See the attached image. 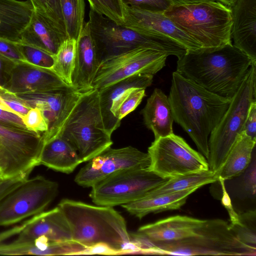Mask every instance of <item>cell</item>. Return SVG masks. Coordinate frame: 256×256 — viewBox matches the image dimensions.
Here are the masks:
<instances>
[{
    "label": "cell",
    "instance_id": "cell-1",
    "mask_svg": "<svg viewBox=\"0 0 256 256\" xmlns=\"http://www.w3.org/2000/svg\"><path fill=\"white\" fill-rule=\"evenodd\" d=\"M168 99L174 121L180 125L207 160L208 138L230 100L205 89L177 72L172 74Z\"/></svg>",
    "mask_w": 256,
    "mask_h": 256
},
{
    "label": "cell",
    "instance_id": "cell-2",
    "mask_svg": "<svg viewBox=\"0 0 256 256\" xmlns=\"http://www.w3.org/2000/svg\"><path fill=\"white\" fill-rule=\"evenodd\" d=\"M254 64L231 43L214 49L188 50L178 58L176 71L208 90L231 99Z\"/></svg>",
    "mask_w": 256,
    "mask_h": 256
},
{
    "label": "cell",
    "instance_id": "cell-3",
    "mask_svg": "<svg viewBox=\"0 0 256 256\" xmlns=\"http://www.w3.org/2000/svg\"><path fill=\"white\" fill-rule=\"evenodd\" d=\"M58 206L68 222L72 240L90 252L96 246H104L113 254L132 252L126 222L113 207L68 198L62 200Z\"/></svg>",
    "mask_w": 256,
    "mask_h": 256
},
{
    "label": "cell",
    "instance_id": "cell-4",
    "mask_svg": "<svg viewBox=\"0 0 256 256\" xmlns=\"http://www.w3.org/2000/svg\"><path fill=\"white\" fill-rule=\"evenodd\" d=\"M164 14L202 49H214L232 43L230 7L218 0L172 5Z\"/></svg>",
    "mask_w": 256,
    "mask_h": 256
},
{
    "label": "cell",
    "instance_id": "cell-5",
    "mask_svg": "<svg viewBox=\"0 0 256 256\" xmlns=\"http://www.w3.org/2000/svg\"><path fill=\"white\" fill-rule=\"evenodd\" d=\"M111 136L104 126L98 91L92 89L81 94L57 136L68 141L84 162L111 146Z\"/></svg>",
    "mask_w": 256,
    "mask_h": 256
},
{
    "label": "cell",
    "instance_id": "cell-6",
    "mask_svg": "<svg viewBox=\"0 0 256 256\" xmlns=\"http://www.w3.org/2000/svg\"><path fill=\"white\" fill-rule=\"evenodd\" d=\"M100 60L138 48L152 49L180 58L187 50L164 35H146L119 25L90 8L88 20Z\"/></svg>",
    "mask_w": 256,
    "mask_h": 256
},
{
    "label": "cell",
    "instance_id": "cell-7",
    "mask_svg": "<svg viewBox=\"0 0 256 256\" xmlns=\"http://www.w3.org/2000/svg\"><path fill=\"white\" fill-rule=\"evenodd\" d=\"M256 100V64L250 68L242 82L208 138L209 170L221 168L238 136L243 131L252 102Z\"/></svg>",
    "mask_w": 256,
    "mask_h": 256
},
{
    "label": "cell",
    "instance_id": "cell-8",
    "mask_svg": "<svg viewBox=\"0 0 256 256\" xmlns=\"http://www.w3.org/2000/svg\"><path fill=\"white\" fill-rule=\"evenodd\" d=\"M153 254L180 256H256L254 249L240 241L222 220H206L197 235L154 246Z\"/></svg>",
    "mask_w": 256,
    "mask_h": 256
},
{
    "label": "cell",
    "instance_id": "cell-9",
    "mask_svg": "<svg viewBox=\"0 0 256 256\" xmlns=\"http://www.w3.org/2000/svg\"><path fill=\"white\" fill-rule=\"evenodd\" d=\"M168 179L162 178L148 168L120 170L91 187L90 196L98 206H122L142 198Z\"/></svg>",
    "mask_w": 256,
    "mask_h": 256
},
{
    "label": "cell",
    "instance_id": "cell-10",
    "mask_svg": "<svg viewBox=\"0 0 256 256\" xmlns=\"http://www.w3.org/2000/svg\"><path fill=\"white\" fill-rule=\"evenodd\" d=\"M148 169L164 178H171L209 170L206 158L174 133L154 140L148 147Z\"/></svg>",
    "mask_w": 256,
    "mask_h": 256
},
{
    "label": "cell",
    "instance_id": "cell-11",
    "mask_svg": "<svg viewBox=\"0 0 256 256\" xmlns=\"http://www.w3.org/2000/svg\"><path fill=\"white\" fill-rule=\"evenodd\" d=\"M168 56L156 50L138 48L102 58L94 76L92 89L100 90L130 76L154 75L166 65Z\"/></svg>",
    "mask_w": 256,
    "mask_h": 256
},
{
    "label": "cell",
    "instance_id": "cell-12",
    "mask_svg": "<svg viewBox=\"0 0 256 256\" xmlns=\"http://www.w3.org/2000/svg\"><path fill=\"white\" fill-rule=\"evenodd\" d=\"M58 184L38 176L28 179L0 200V226L40 214L56 196Z\"/></svg>",
    "mask_w": 256,
    "mask_h": 256
},
{
    "label": "cell",
    "instance_id": "cell-13",
    "mask_svg": "<svg viewBox=\"0 0 256 256\" xmlns=\"http://www.w3.org/2000/svg\"><path fill=\"white\" fill-rule=\"evenodd\" d=\"M41 136L20 132L0 124V172L4 178L28 176L40 165Z\"/></svg>",
    "mask_w": 256,
    "mask_h": 256
},
{
    "label": "cell",
    "instance_id": "cell-14",
    "mask_svg": "<svg viewBox=\"0 0 256 256\" xmlns=\"http://www.w3.org/2000/svg\"><path fill=\"white\" fill-rule=\"evenodd\" d=\"M150 164L148 153L128 146L107 148L89 160L76 175L74 181L84 187H92L112 174L129 168H148Z\"/></svg>",
    "mask_w": 256,
    "mask_h": 256
},
{
    "label": "cell",
    "instance_id": "cell-15",
    "mask_svg": "<svg viewBox=\"0 0 256 256\" xmlns=\"http://www.w3.org/2000/svg\"><path fill=\"white\" fill-rule=\"evenodd\" d=\"M82 94L72 86L48 91L16 94L23 104L37 108L48 124V130L42 138L43 142L56 136Z\"/></svg>",
    "mask_w": 256,
    "mask_h": 256
},
{
    "label": "cell",
    "instance_id": "cell-16",
    "mask_svg": "<svg viewBox=\"0 0 256 256\" xmlns=\"http://www.w3.org/2000/svg\"><path fill=\"white\" fill-rule=\"evenodd\" d=\"M4 233L7 238L18 235L15 240L18 242H34L40 238L50 242L73 240L68 222L58 206L34 216L21 225Z\"/></svg>",
    "mask_w": 256,
    "mask_h": 256
},
{
    "label": "cell",
    "instance_id": "cell-17",
    "mask_svg": "<svg viewBox=\"0 0 256 256\" xmlns=\"http://www.w3.org/2000/svg\"><path fill=\"white\" fill-rule=\"evenodd\" d=\"M122 25L146 35H164L176 41L187 50L202 49L200 44L176 26L164 12H152L124 6Z\"/></svg>",
    "mask_w": 256,
    "mask_h": 256
},
{
    "label": "cell",
    "instance_id": "cell-18",
    "mask_svg": "<svg viewBox=\"0 0 256 256\" xmlns=\"http://www.w3.org/2000/svg\"><path fill=\"white\" fill-rule=\"evenodd\" d=\"M153 76L146 74L134 75L98 90L104 126L110 135L120 126V122L115 118L114 114L122 101L134 90L150 86Z\"/></svg>",
    "mask_w": 256,
    "mask_h": 256
},
{
    "label": "cell",
    "instance_id": "cell-19",
    "mask_svg": "<svg viewBox=\"0 0 256 256\" xmlns=\"http://www.w3.org/2000/svg\"><path fill=\"white\" fill-rule=\"evenodd\" d=\"M205 222L206 220L190 216L176 215L143 226L138 232L152 244L154 250L156 244L196 236Z\"/></svg>",
    "mask_w": 256,
    "mask_h": 256
},
{
    "label": "cell",
    "instance_id": "cell-20",
    "mask_svg": "<svg viewBox=\"0 0 256 256\" xmlns=\"http://www.w3.org/2000/svg\"><path fill=\"white\" fill-rule=\"evenodd\" d=\"M230 7L233 44L256 63V0H236Z\"/></svg>",
    "mask_w": 256,
    "mask_h": 256
},
{
    "label": "cell",
    "instance_id": "cell-21",
    "mask_svg": "<svg viewBox=\"0 0 256 256\" xmlns=\"http://www.w3.org/2000/svg\"><path fill=\"white\" fill-rule=\"evenodd\" d=\"M100 63L96 47L88 22H85L76 40L72 86L81 94L92 89V83Z\"/></svg>",
    "mask_w": 256,
    "mask_h": 256
},
{
    "label": "cell",
    "instance_id": "cell-22",
    "mask_svg": "<svg viewBox=\"0 0 256 256\" xmlns=\"http://www.w3.org/2000/svg\"><path fill=\"white\" fill-rule=\"evenodd\" d=\"M67 38L66 34L55 22L34 10L29 24L20 34L19 42L54 56L62 42Z\"/></svg>",
    "mask_w": 256,
    "mask_h": 256
},
{
    "label": "cell",
    "instance_id": "cell-23",
    "mask_svg": "<svg viewBox=\"0 0 256 256\" xmlns=\"http://www.w3.org/2000/svg\"><path fill=\"white\" fill-rule=\"evenodd\" d=\"M224 183L238 214L256 211V148L248 168L240 174L224 180Z\"/></svg>",
    "mask_w": 256,
    "mask_h": 256
},
{
    "label": "cell",
    "instance_id": "cell-24",
    "mask_svg": "<svg viewBox=\"0 0 256 256\" xmlns=\"http://www.w3.org/2000/svg\"><path fill=\"white\" fill-rule=\"evenodd\" d=\"M10 83V90L16 94L56 90L72 86L65 83L52 70L36 66L17 70L12 76Z\"/></svg>",
    "mask_w": 256,
    "mask_h": 256
},
{
    "label": "cell",
    "instance_id": "cell-25",
    "mask_svg": "<svg viewBox=\"0 0 256 256\" xmlns=\"http://www.w3.org/2000/svg\"><path fill=\"white\" fill-rule=\"evenodd\" d=\"M34 12L30 0H0V38L19 42Z\"/></svg>",
    "mask_w": 256,
    "mask_h": 256
},
{
    "label": "cell",
    "instance_id": "cell-26",
    "mask_svg": "<svg viewBox=\"0 0 256 256\" xmlns=\"http://www.w3.org/2000/svg\"><path fill=\"white\" fill-rule=\"evenodd\" d=\"M144 122L151 130L154 140L173 134L174 121L168 97L160 88H155L141 111Z\"/></svg>",
    "mask_w": 256,
    "mask_h": 256
},
{
    "label": "cell",
    "instance_id": "cell-27",
    "mask_svg": "<svg viewBox=\"0 0 256 256\" xmlns=\"http://www.w3.org/2000/svg\"><path fill=\"white\" fill-rule=\"evenodd\" d=\"M198 189L162 194H147L136 200L121 206L131 214L141 219L150 213L179 209L186 203L189 196Z\"/></svg>",
    "mask_w": 256,
    "mask_h": 256
},
{
    "label": "cell",
    "instance_id": "cell-28",
    "mask_svg": "<svg viewBox=\"0 0 256 256\" xmlns=\"http://www.w3.org/2000/svg\"><path fill=\"white\" fill-rule=\"evenodd\" d=\"M39 162L52 170L70 174L82 162L70 143L56 136L43 144Z\"/></svg>",
    "mask_w": 256,
    "mask_h": 256
},
{
    "label": "cell",
    "instance_id": "cell-29",
    "mask_svg": "<svg viewBox=\"0 0 256 256\" xmlns=\"http://www.w3.org/2000/svg\"><path fill=\"white\" fill-rule=\"evenodd\" d=\"M256 143V140L242 131L237 137L222 166L216 172L218 178L227 180L242 172L251 162Z\"/></svg>",
    "mask_w": 256,
    "mask_h": 256
},
{
    "label": "cell",
    "instance_id": "cell-30",
    "mask_svg": "<svg viewBox=\"0 0 256 256\" xmlns=\"http://www.w3.org/2000/svg\"><path fill=\"white\" fill-rule=\"evenodd\" d=\"M218 177L210 170L169 178L163 184L154 188L148 194H162L176 192L186 190L198 188L215 182Z\"/></svg>",
    "mask_w": 256,
    "mask_h": 256
},
{
    "label": "cell",
    "instance_id": "cell-31",
    "mask_svg": "<svg viewBox=\"0 0 256 256\" xmlns=\"http://www.w3.org/2000/svg\"><path fill=\"white\" fill-rule=\"evenodd\" d=\"M60 4L68 38L77 40L85 22V1L60 0Z\"/></svg>",
    "mask_w": 256,
    "mask_h": 256
},
{
    "label": "cell",
    "instance_id": "cell-32",
    "mask_svg": "<svg viewBox=\"0 0 256 256\" xmlns=\"http://www.w3.org/2000/svg\"><path fill=\"white\" fill-rule=\"evenodd\" d=\"M76 50V40L68 38L64 40L54 55V64L51 70L65 83L72 86Z\"/></svg>",
    "mask_w": 256,
    "mask_h": 256
},
{
    "label": "cell",
    "instance_id": "cell-33",
    "mask_svg": "<svg viewBox=\"0 0 256 256\" xmlns=\"http://www.w3.org/2000/svg\"><path fill=\"white\" fill-rule=\"evenodd\" d=\"M239 215L240 224H230L238 240L256 249V211H251Z\"/></svg>",
    "mask_w": 256,
    "mask_h": 256
},
{
    "label": "cell",
    "instance_id": "cell-34",
    "mask_svg": "<svg viewBox=\"0 0 256 256\" xmlns=\"http://www.w3.org/2000/svg\"><path fill=\"white\" fill-rule=\"evenodd\" d=\"M90 9L119 25L124 22V6L121 0H87Z\"/></svg>",
    "mask_w": 256,
    "mask_h": 256
},
{
    "label": "cell",
    "instance_id": "cell-35",
    "mask_svg": "<svg viewBox=\"0 0 256 256\" xmlns=\"http://www.w3.org/2000/svg\"><path fill=\"white\" fill-rule=\"evenodd\" d=\"M22 56L29 64L51 70L54 64V56L36 47L18 42Z\"/></svg>",
    "mask_w": 256,
    "mask_h": 256
},
{
    "label": "cell",
    "instance_id": "cell-36",
    "mask_svg": "<svg viewBox=\"0 0 256 256\" xmlns=\"http://www.w3.org/2000/svg\"><path fill=\"white\" fill-rule=\"evenodd\" d=\"M145 90L134 89L124 99L114 114L118 120L121 122L123 118L136 108L146 96Z\"/></svg>",
    "mask_w": 256,
    "mask_h": 256
},
{
    "label": "cell",
    "instance_id": "cell-37",
    "mask_svg": "<svg viewBox=\"0 0 256 256\" xmlns=\"http://www.w3.org/2000/svg\"><path fill=\"white\" fill-rule=\"evenodd\" d=\"M24 124L28 130L39 134L43 132L44 136L48 130V124L42 111L37 108H30L28 113L22 116Z\"/></svg>",
    "mask_w": 256,
    "mask_h": 256
},
{
    "label": "cell",
    "instance_id": "cell-38",
    "mask_svg": "<svg viewBox=\"0 0 256 256\" xmlns=\"http://www.w3.org/2000/svg\"><path fill=\"white\" fill-rule=\"evenodd\" d=\"M124 6L152 12H164L172 4L168 0H121Z\"/></svg>",
    "mask_w": 256,
    "mask_h": 256
},
{
    "label": "cell",
    "instance_id": "cell-39",
    "mask_svg": "<svg viewBox=\"0 0 256 256\" xmlns=\"http://www.w3.org/2000/svg\"><path fill=\"white\" fill-rule=\"evenodd\" d=\"M17 42L0 38V55L16 64H28L21 53Z\"/></svg>",
    "mask_w": 256,
    "mask_h": 256
},
{
    "label": "cell",
    "instance_id": "cell-40",
    "mask_svg": "<svg viewBox=\"0 0 256 256\" xmlns=\"http://www.w3.org/2000/svg\"><path fill=\"white\" fill-rule=\"evenodd\" d=\"M30 1L34 10L41 13L53 21L66 34L64 27L60 23L54 12L51 0H30Z\"/></svg>",
    "mask_w": 256,
    "mask_h": 256
},
{
    "label": "cell",
    "instance_id": "cell-41",
    "mask_svg": "<svg viewBox=\"0 0 256 256\" xmlns=\"http://www.w3.org/2000/svg\"><path fill=\"white\" fill-rule=\"evenodd\" d=\"M218 182L221 188V202L228 212L230 218V224H240L239 215L235 212L233 208L230 198L225 189L224 180L219 178Z\"/></svg>",
    "mask_w": 256,
    "mask_h": 256
},
{
    "label": "cell",
    "instance_id": "cell-42",
    "mask_svg": "<svg viewBox=\"0 0 256 256\" xmlns=\"http://www.w3.org/2000/svg\"><path fill=\"white\" fill-rule=\"evenodd\" d=\"M243 131L252 140H256V100L250 106Z\"/></svg>",
    "mask_w": 256,
    "mask_h": 256
},
{
    "label": "cell",
    "instance_id": "cell-43",
    "mask_svg": "<svg viewBox=\"0 0 256 256\" xmlns=\"http://www.w3.org/2000/svg\"><path fill=\"white\" fill-rule=\"evenodd\" d=\"M28 179V177L20 176L5 180L0 182V200Z\"/></svg>",
    "mask_w": 256,
    "mask_h": 256
},
{
    "label": "cell",
    "instance_id": "cell-44",
    "mask_svg": "<svg viewBox=\"0 0 256 256\" xmlns=\"http://www.w3.org/2000/svg\"><path fill=\"white\" fill-rule=\"evenodd\" d=\"M0 121L22 130L28 129L20 116L0 108Z\"/></svg>",
    "mask_w": 256,
    "mask_h": 256
},
{
    "label": "cell",
    "instance_id": "cell-45",
    "mask_svg": "<svg viewBox=\"0 0 256 256\" xmlns=\"http://www.w3.org/2000/svg\"><path fill=\"white\" fill-rule=\"evenodd\" d=\"M2 98L6 104L22 118L28 113L30 108L19 100Z\"/></svg>",
    "mask_w": 256,
    "mask_h": 256
},
{
    "label": "cell",
    "instance_id": "cell-46",
    "mask_svg": "<svg viewBox=\"0 0 256 256\" xmlns=\"http://www.w3.org/2000/svg\"><path fill=\"white\" fill-rule=\"evenodd\" d=\"M54 12L60 23L65 28L61 14L60 0H51Z\"/></svg>",
    "mask_w": 256,
    "mask_h": 256
},
{
    "label": "cell",
    "instance_id": "cell-47",
    "mask_svg": "<svg viewBox=\"0 0 256 256\" xmlns=\"http://www.w3.org/2000/svg\"><path fill=\"white\" fill-rule=\"evenodd\" d=\"M172 5L180 6L185 4H197L203 2L212 0H168Z\"/></svg>",
    "mask_w": 256,
    "mask_h": 256
},
{
    "label": "cell",
    "instance_id": "cell-48",
    "mask_svg": "<svg viewBox=\"0 0 256 256\" xmlns=\"http://www.w3.org/2000/svg\"><path fill=\"white\" fill-rule=\"evenodd\" d=\"M6 61H10L7 58L0 55V84L3 78H2V72L3 70V64H4V62Z\"/></svg>",
    "mask_w": 256,
    "mask_h": 256
},
{
    "label": "cell",
    "instance_id": "cell-49",
    "mask_svg": "<svg viewBox=\"0 0 256 256\" xmlns=\"http://www.w3.org/2000/svg\"><path fill=\"white\" fill-rule=\"evenodd\" d=\"M218 0L228 6H230L236 1V0Z\"/></svg>",
    "mask_w": 256,
    "mask_h": 256
},
{
    "label": "cell",
    "instance_id": "cell-50",
    "mask_svg": "<svg viewBox=\"0 0 256 256\" xmlns=\"http://www.w3.org/2000/svg\"><path fill=\"white\" fill-rule=\"evenodd\" d=\"M0 108L2 109V110H7V111H8V112H13L15 114H16L14 111H13L10 108H8V107H6L4 106H3L2 104H0Z\"/></svg>",
    "mask_w": 256,
    "mask_h": 256
},
{
    "label": "cell",
    "instance_id": "cell-51",
    "mask_svg": "<svg viewBox=\"0 0 256 256\" xmlns=\"http://www.w3.org/2000/svg\"><path fill=\"white\" fill-rule=\"evenodd\" d=\"M0 104H2L3 106H6V107H8L6 104L4 102V100L3 99V98H2V96H0ZM9 108V107H8Z\"/></svg>",
    "mask_w": 256,
    "mask_h": 256
},
{
    "label": "cell",
    "instance_id": "cell-52",
    "mask_svg": "<svg viewBox=\"0 0 256 256\" xmlns=\"http://www.w3.org/2000/svg\"><path fill=\"white\" fill-rule=\"evenodd\" d=\"M4 180H4V178L0 172V182H2V181H3Z\"/></svg>",
    "mask_w": 256,
    "mask_h": 256
},
{
    "label": "cell",
    "instance_id": "cell-53",
    "mask_svg": "<svg viewBox=\"0 0 256 256\" xmlns=\"http://www.w3.org/2000/svg\"><path fill=\"white\" fill-rule=\"evenodd\" d=\"M0 90H6L2 86H0Z\"/></svg>",
    "mask_w": 256,
    "mask_h": 256
}]
</instances>
